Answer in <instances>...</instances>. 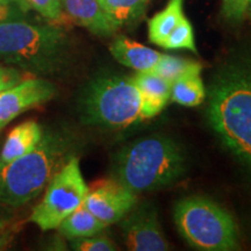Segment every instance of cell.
Masks as SVG:
<instances>
[{"mask_svg": "<svg viewBox=\"0 0 251 251\" xmlns=\"http://www.w3.org/2000/svg\"><path fill=\"white\" fill-rule=\"evenodd\" d=\"M207 118L225 148L251 172V52L236 54L216 71Z\"/></svg>", "mask_w": 251, "mask_h": 251, "instance_id": "6da1fadb", "label": "cell"}, {"mask_svg": "<svg viewBox=\"0 0 251 251\" xmlns=\"http://www.w3.org/2000/svg\"><path fill=\"white\" fill-rule=\"evenodd\" d=\"M72 47L63 28L12 20L0 23V62L31 76L56 77L72 64Z\"/></svg>", "mask_w": 251, "mask_h": 251, "instance_id": "7a4b0ae2", "label": "cell"}, {"mask_svg": "<svg viewBox=\"0 0 251 251\" xmlns=\"http://www.w3.org/2000/svg\"><path fill=\"white\" fill-rule=\"evenodd\" d=\"M79 146L76 134L65 128L43 131L30 152L0 169V206L19 208L31 201L76 156Z\"/></svg>", "mask_w": 251, "mask_h": 251, "instance_id": "3957f363", "label": "cell"}, {"mask_svg": "<svg viewBox=\"0 0 251 251\" xmlns=\"http://www.w3.org/2000/svg\"><path fill=\"white\" fill-rule=\"evenodd\" d=\"M187 157L168 136H150L125 147L115 156L113 179L135 194L170 186L183 177Z\"/></svg>", "mask_w": 251, "mask_h": 251, "instance_id": "277c9868", "label": "cell"}, {"mask_svg": "<svg viewBox=\"0 0 251 251\" xmlns=\"http://www.w3.org/2000/svg\"><path fill=\"white\" fill-rule=\"evenodd\" d=\"M78 112L83 124L111 129L144 120L141 97L133 77L121 75L92 78L79 94Z\"/></svg>", "mask_w": 251, "mask_h": 251, "instance_id": "5b68a950", "label": "cell"}, {"mask_svg": "<svg viewBox=\"0 0 251 251\" xmlns=\"http://www.w3.org/2000/svg\"><path fill=\"white\" fill-rule=\"evenodd\" d=\"M175 224L186 242L202 251L241 249V235L234 216L205 197H187L176 203Z\"/></svg>", "mask_w": 251, "mask_h": 251, "instance_id": "8992f818", "label": "cell"}, {"mask_svg": "<svg viewBox=\"0 0 251 251\" xmlns=\"http://www.w3.org/2000/svg\"><path fill=\"white\" fill-rule=\"evenodd\" d=\"M87 192L79 159L74 156L47 185L45 196L31 212L29 221L43 231L57 229L63 220L83 205Z\"/></svg>", "mask_w": 251, "mask_h": 251, "instance_id": "52a82bcc", "label": "cell"}, {"mask_svg": "<svg viewBox=\"0 0 251 251\" xmlns=\"http://www.w3.org/2000/svg\"><path fill=\"white\" fill-rule=\"evenodd\" d=\"M120 227L128 250L168 251L170 243L163 233L157 212L151 205H135L122 218Z\"/></svg>", "mask_w": 251, "mask_h": 251, "instance_id": "ba28073f", "label": "cell"}, {"mask_svg": "<svg viewBox=\"0 0 251 251\" xmlns=\"http://www.w3.org/2000/svg\"><path fill=\"white\" fill-rule=\"evenodd\" d=\"M56 86L41 77L25 78L0 93V129L28 109L42 105L55 97Z\"/></svg>", "mask_w": 251, "mask_h": 251, "instance_id": "9c48e42d", "label": "cell"}, {"mask_svg": "<svg viewBox=\"0 0 251 251\" xmlns=\"http://www.w3.org/2000/svg\"><path fill=\"white\" fill-rule=\"evenodd\" d=\"M137 202V194L115 179L97 184L84 200V206L106 226L117 224Z\"/></svg>", "mask_w": 251, "mask_h": 251, "instance_id": "30bf717a", "label": "cell"}, {"mask_svg": "<svg viewBox=\"0 0 251 251\" xmlns=\"http://www.w3.org/2000/svg\"><path fill=\"white\" fill-rule=\"evenodd\" d=\"M62 6L68 18L94 35L108 37L119 30L99 0H62Z\"/></svg>", "mask_w": 251, "mask_h": 251, "instance_id": "8fae6325", "label": "cell"}, {"mask_svg": "<svg viewBox=\"0 0 251 251\" xmlns=\"http://www.w3.org/2000/svg\"><path fill=\"white\" fill-rule=\"evenodd\" d=\"M133 80L141 97L143 119L158 115L171 97V84L155 72H137Z\"/></svg>", "mask_w": 251, "mask_h": 251, "instance_id": "7c38bea8", "label": "cell"}, {"mask_svg": "<svg viewBox=\"0 0 251 251\" xmlns=\"http://www.w3.org/2000/svg\"><path fill=\"white\" fill-rule=\"evenodd\" d=\"M109 52L117 62L137 72L153 71L161 58V52L146 47L125 35L114 37Z\"/></svg>", "mask_w": 251, "mask_h": 251, "instance_id": "4fadbf2b", "label": "cell"}, {"mask_svg": "<svg viewBox=\"0 0 251 251\" xmlns=\"http://www.w3.org/2000/svg\"><path fill=\"white\" fill-rule=\"evenodd\" d=\"M42 135V127L36 121H25L15 126L9 131L0 151V169L30 152L39 144Z\"/></svg>", "mask_w": 251, "mask_h": 251, "instance_id": "5bb4252c", "label": "cell"}, {"mask_svg": "<svg viewBox=\"0 0 251 251\" xmlns=\"http://www.w3.org/2000/svg\"><path fill=\"white\" fill-rule=\"evenodd\" d=\"M184 0H169L168 5L148 21L150 42L162 47L169 34L177 27L184 17Z\"/></svg>", "mask_w": 251, "mask_h": 251, "instance_id": "9a60e30c", "label": "cell"}, {"mask_svg": "<svg viewBox=\"0 0 251 251\" xmlns=\"http://www.w3.org/2000/svg\"><path fill=\"white\" fill-rule=\"evenodd\" d=\"M103 11L119 29L133 26L146 14L149 0H99Z\"/></svg>", "mask_w": 251, "mask_h": 251, "instance_id": "2e32d148", "label": "cell"}, {"mask_svg": "<svg viewBox=\"0 0 251 251\" xmlns=\"http://www.w3.org/2000/svg\"><path fill=\"white\" fill-rule=\"evenodd\" d=\"M106 227L107 226L100 221L98 218H96L83 203L67 219L63 220L58 229L65 237L71 240V238L77 237L92 236V235L101 233Z\"/></svg>", "mask_w": 251, "mask_h": 251, "instance_id": "e0dca14e", "label": "cell"}, {"mask_svg": "<svg viewBox=\"0 0 251 251\" xmlns=\"http://www.w3.org/2000/svg\"><path fill=\"white\" fill-rule=\"evenodd\" d=\"M171 100L186 107L199 106L206 99V89L200 74L186 75L171 84Z\"/></svg>", "mask_w": 251, "mask_h": 251, "instance_id": "ac0fdd59", "label": "cell"}, {"mask_svg": "<svg viewBox=\"0 0 251 251\" xmlns=\"http://www.w3.org/2000/svg\"><path fill=\"white\" fill-rule=\"evenodd\" d=\"M201 64L176 56L162 54L156 68L152 72L164 78L169 83L172 84L179 78L186 76V75L200 74L201 72Z\"/></svg>", "mask_w": 251, "mask_h": 251, "instance_id": "d6986e66", "label": "cell"}, {"mask_svg": "<svg viewBox=\"0 0 251 251\" xmlns=\"http://www.w3.org/2000/svg\"><path fill=\"white\" fill-rule=\"evenodd\" d=\"M162 48L168 50L186 49L194 52V54H198L192 25L185 15L180 20V23L177 25V27L166 37Z\"/></svg>", "mask_w": 251, "mask_h": 251, "instance_id": "ffe728a7", "label": "cell"}, {"mask_svg": "<svg viewBox=\"0 0 251 251\" xmlns=\"http://www.w3.org/2000/svg\"><path fill=\"white\" fill-rule=\"evenodd\" d=\"M19 6L26 12L35 11L50 21H62L65 14L63 11L62 0H19Z\"/></svg>", "mask_w": 251, "mask_h": 251, "instance_id": "44dd1931", "label": "cell"}, {"mask_svg": "<svg viewBox=\"0 0 251 251\" xmlns=\"http://www.w3.org/2000/svg\"><path fill=\"white\" fill-rule=\"evenodd\" d=\"M71 249L77 251H117L119 248L107 235L98 233L92 236L70 240Z\"/></svg>", "mask_w": 251, "mask_h": 251, "instance_id": "7402d4cb", "label": "cell"}, {"mask_svg": "<svg viewBox=\"0 0 251 251\" xmlns=\"http://www.w3.org/2000/svg\"><path fill=\"white\" fill-rule=\"evenodd\" d=\"M250 0H225L224 1V15L231 23L238 24L243 20L244 15L249 9Z\"/></svg>", "mask_w": 251, "mask_h": 251, "instance_id": "603a6c76", "label": "cell"}, {"mask_svg": "<svg viewBox=\"0 0 251 251\" xmlns=\"http://www.w3.org/2000/svg\"><path fill=\"white\" fill-rule=\"evenodd\" d=\"M26 78V72L12 65L0 64V93L9 89L15 84L20 83Z\"/></svg>", "mask_w": 251, "mask_h": 251, "instance_id": "cb8c5ba5", "label": "cell"}, {"mask_svg": "<svg viewBox=\"0 0 251 251\" xmlns=\"http://www.w3.org/2000/svg\"><path fill=\"white\" fill-rule=\"evenodd\" d=\"M25 19V12L18 4L0 1V23Z\"/></svg>", "mask_w": 251, "mask_h": 251, "instance_id": "d4e9b609", "label": "cell"}, {"mask_svg": "<svg viewBox=\"0 0 251 251\" xmlns=\"http://www.w3.org/2000/svg\"><path fill=\"white\" fill-rule=\"evenodd\" d=\"M6 226V218L0 213V229H2Z\"/></svg>", "mask_w": 251, "mask_h": 251, "instance_id": "484cf974", "label": "cell"}, {"mask_svg": "<svg viewBox=\"0 0 251 251\" xmlns=\"http://www.w3.org/2000/svg\"><path fill=\"white\" fill-rule=\"evenodd\" d=\"M0 1H4V2H12V4H18V5H19V0H0Z\"/></svg>", "mask_w": 251, "mask_h": 251, "instance_id": "4316f807", "label": "cell"}, {"mask_svg": "<svg viewBox=\"0 0 251 251\" xmlns=\"http://www.w3.org/2000/svg\"><path fill=\"white\" fill-rule=\"evenodd\" d=\"M249 11H250V15H251V0H250V5H249Z\"/></svg>", "mask_w": 251, "mask_h": 251, "instance_id": "83f0119b", "label": "cell"}, {"mask_svg": "<svg viewBox=\"0 0 251 251\" xmlns=\"http://www.w3.org/2000/svg\"><path fill=\"white\" fill-rule=\"evenodd\" d=\"M250 238H251V225H250Z\"/></svg>", "mask_w": 251, "mask_h": 251, "instance_id": "f1b7e54d", "label": "cell"}]
</instances>
